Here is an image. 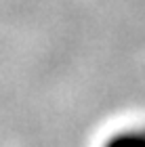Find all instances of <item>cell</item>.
I'll list each match as a JSON object with an SVG mask.
<instances>
[{"label":"cell","mask_w":145,"mask_h":147,"mask_svg":"<svg viewBox=\"0 0 145 147\" xmlns=\"http://www.w3.org/2000/svg\"><path fill=\"white\" fill-rule=\"evenodd\" d=\"M105 147H145V128L116 132L114 137H109Z\"/></svg>","instance_id":"cell-1"}]
</instances>
